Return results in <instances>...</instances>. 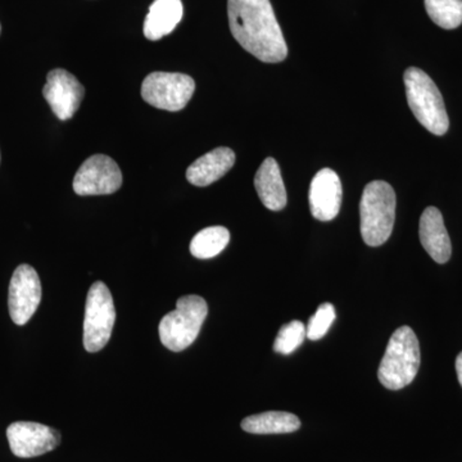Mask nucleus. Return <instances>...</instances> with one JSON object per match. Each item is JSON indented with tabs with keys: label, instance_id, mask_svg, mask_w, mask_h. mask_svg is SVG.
<instances>
[{
	"label": "nucleus",
	"instance_id": "1",
	"mask_svg": "<svg viewBox=\"0 0 462 462\" xmlns=\"http://www.w3.org/2000/svg\"><path fill=\"white\" fill-rule=\"evenodd\" d=\"M230 32L243 50L266 63L282 62L287 42L270 0H227Z\"/></svg>",
	"mask_w": 462,
	"mask_h": 462
},
{
	"label": "nucleus",
	"instance_id": "2",
	"mask_svg": "<svg viewBox=\"0 0 462 462\" xmlns=\"http://www.w3.org/2000/svg\"><path fill=\"white\" fill-rule=\"evenodd\" d=\"M420 367V346L411 328L401 327L389 339L380 363L378 378L383 387L398 391L411 384Z\"/></svg>",
	"mask_w": 462,
	"mask_h": 462
},
{
	"label": "nucleus",
	"instance_id": "3",
	"mask_svg": "<svg viewBox=\"0 0 462 462\" xmlns=\"http://www.w3.org/2000/svg\"><path fill=\"white\" fill-rule=\"evenodd\" d=\"M361 234L370 247L384 245L393 231L396 193L385 181H373L364 189L360 202Z\"/></svg>",
	"mask_w": 462,
	"mask_h": 462
},
{
	"label": "nucleus",
	"instance_id": "4",
	"mask_svg": "<svg viewBox=\"0 0 462 462\" xmlns=\"http://www.w3.org/2000/svg\"><path fill=\"white\" fill-rule=\"evenodd\" d=\"M403 79L407 103L416 120L434 135H445L448 132L449 120L437 85L416 67L407 69Z\"/></svg>",
	"mask_w": 462,
	"mask_h": 462
},
{
	"label": "nucleus",
	"instance_id": "5",
	"mask_svg": "<svg viewBox=\"0 0 462 462\" xmlns=\"http://www.w3.org/2000/svg\"><path fill=\"white\" fill-rule=\"evenodd\" d=\"M208 306L199 296L179 298L176 309L160 322V338L170 351L181 352L193 345L202 329Z\"/></svg>",
	"mask_w": 462,
	"mask_h": 462
},
{
	"label": "nucleus",
	"instance_id": "6",
	"mask_svg": "<svg viewBox=\"0 0 462 462\" xmlns=\"http://www.w3.org/2000/svg\"><path fill=\"white\" fill-rule=\"evenodd\" d=\"M116 321L114 298L107 285H91L85 305L84 346L88 352H99L107 346Z\"/></svg>",
	"mask_w": 462,
	"mask_h": 462
},
{
	"label": "nucleus",
	"instance_id": "7",
	"mask_svg": "<svg viewBox=\"0 0 462 462\" xmlns=\"http://www.w3.org/2000/svg\"><path fill=\"white\" fill-rule=\"evenodd\" d=\"M196 90L189 75L178 72H153L142 84V97L148 105L165 111L178 112L187 107Z\"/></svg>",
	"mask_w": 462,
	"mask_h": 462
},
{
	"label": "nucleus",
	"instance_id": "8",
	"mask_svg": "<svg viewBox=\"0 0 462 462\" xmlns=\"http://www.w3.org/2000/svg\"><path fill=\"white\" fill-rule=\"evenodd\" d=\"M123 172L111 157L94 154L76 172L74 190L78 196H107L120 189Z\"/></svg>",
	"mask_w": 462,
	"mask_h": 462
},
{
	"label": "nucleus",
	"instance_id": "9",
	"mask_svg": "<svg viewBox=\"0 0 462 462\" xmlns=\"http://www.w3.org/2000/svg\"><path fill=\"white\" fill-rule=\"evenodd\" d=\"M42 302V282L30 264H20L9 282L8 309L14 324H27Z\"/></svg>",
	"mask_w": 462,
	"mask_h": 462
},
{
	"label": "nucleus",
	"instance_id": "10",
	"mask_svg": "<svg viewBox=\"0 0 462 462\" xmlns=\"http://www.w3.org/2000/svg\"><path fill=\"white\" fill-rule=\"evenodd\" d=\"M7 438L11 451L20 458L48 454L60 443V431L32 421H16L9 425Z\"/></svg>",
	"mask_w": 462,
	"mask_h": 462
},
{
	"label": "nucleus",
	"instance_id": "11",
	"mask_svg": "<svg viewBox=\"0 0 462 462\" xmlns=\"http://www.w3.org/2000/svg\"><path fill=\"white\" fill-rule=\"evenodd\" d=\"M42 96L51 111L60 121L74 117L80 107L85 89L74 75L63 69H56L47 76V84L42 88Z\"/></svg>",
	"mask_w": 462,
	"mask_h": 462
},
{
	"label": "nucleus",
	"instance_id": "12",
	"mask_svg": "<svg viewBox=\"0 0 462 462\" xmlns=\"http://www.w3.org/2000/svg\"><path fill=\"white\" fill-rule=\"evenodd\" d=\"M309 202L316 220L325 223L336 218L342 205V182L338 173L330 169L316 173L310 187Z\"/></svg>",
	"mask_w": 462,
	"mask_h": 462
},
{
	"label": "nucleus",
	"instance_id": "13",
	"mask_svg": "<svg viewBox=\"0 0 462 462\" xmlns=\"http://www.w3.org/2000/svg\"><path fill=\"white\" fill-rule=\"evenodd\" d=\"M419 236L422 247L438 263H446L451 258L452 245L443 221V216L436 207H428L422 212Z\"/></svg>",
	"mask_w": 462,
	"mask_h": 462
},
{
	"label": "nucleus",
	"instance_id": "14",
	"mask_svg": "<svg viewBox=\"0 0 462 462\" xmlns=\"http://www.w3.org/2000/svg\"><path fill=\"white\" fill-rule=\"evenodd\" d=\"M234 163H236V153L230 148H216L188 167V181L196 187H208L226 175Z\"/></svg>",
	"mask_w": 462,
	"mask_h": 462
},
{
	"label": "nucleus",
	"instance_id": "15",
	"mask_svg": "<svg viewBox=\"0 0 462 462\" xmlns=\"http://www.w3.org/2000/svg\"><path fill=\"white\" fill-rule=\"evenodd\" d=\"M261 202L270 211H281L287 206V190L282 181L281 167L273 158H266L254 176Z\"/></svg>",
	"mask_w": 462,
	"mask_h": 462
},
{
	"label": "nucleus",
	"instance_id": "16",
	"mask_svg": "<svg viewBox=\"0 0 462 462\" xmlns=\"http://www.w3.org/2000/svg\"><path fill=\"white\" fill-rule=\"evenodd\" d=\"M184 7L181 0H154L145 18L144 35L148 41H160L180 23Z\"/></svg>",
	"mask_w": 462,
	"mask_h": 462
},
{
	"label": "nucleus",
	"instance_id": "17",
	"mask_svg": "<svg viewBox=\"0 0 462 462\" xmlns=\"http://www.w3.org/2000/svg\"><path fill=\"white\" fill-rule=\"evenodd\" d=\"M300 428V419L293 413L284 411L257 413L242 421V430L251 434H287Z\"/></svg>",
	"mask_w": 462,
	"mask_h": 462
},
{
	"label": "nucleus",
	"instance_id": "18",
	"mask_svg": "<svg viewBox=\"0 0 462 462\" xmlns=\"http://www.w3.org/2000/svg\"><path fill=\"white\" fill-rule=\"evenodd\" d=\"M230 242V233L224 226H211L199 231L190 243V254L199 260L220 254Z\"/></svg>",
	"mask_w": 462,
	"mask_h": 462
},
{
	"label": "nucleus",
	"instance_id": "19",
	"mask_svg": "<svg viewBox=\"0 0 462 462\" xmlns=\"http://www.w3.org/2000/svg\"><path fill=\"white\" fill-rule=\"evenodd\" d=\"M425 8L442 29L454 30L462 23V0H425Z\"/></svg>",
	"mask_w": 462,
	"mask_h": 462
},
{
	"label": "nucleus",
	"instance_id": "20",
	"mask_svg": "<svg viewBox=\"0 0 462 462\" xmlns=\"http://www.w3.org/2000/svg\"><path fill=\"white\" fill-rule=\"evenodd\" d=\"M306 325L302 321L293 320L288 324L282 325L275 343H273V351L276 354L291 355L302 345L306 339Z\"/></svg>",
	"mask_w": 462,
	"mask_h": 462
},
{
	"label": "nucleus",
	"instance_id": "21",
	"mask_svg": "<svg viewBox=\"0 0 462 462\" xmlns=\"http://www.w3.org/2000/svg\"><path fill=\"white\" fill-rule=\"evenodd\" d=\"M334 320H336V309L331 303H324V305L319 306L318 311L315 312L314 316H311L309 324H307V338L311 340L321 339L322 337L327 336Z\"/></svg>",
	"mask_w": 462,
	"mask_h": 462
},
{
	"label": "nucleus",
	"instance_id": "22",
	"mask_svg": "<svg viewBox=\"0 0 462 462\" xmlns=\"http://www.w3.org/2000/svg\"><path fill=\"white\" fill-rule=\"evenodd\" d=\"M456 373H457L458 382H460L462 387V352L456 358Z\"/></svg>",
	"mask_w": 462,
	"mask_h": 462
}]
</instances>
